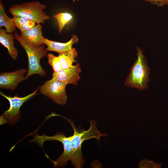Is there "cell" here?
Listing matches in <instances>:
<instances>
[{
  "mask_svg": "<svg viewBox=\"0 0 168 168\" xmlns=\"http://www.w3.org/2000/svg\"><path fill=\"white\" fill-rule=\"evenodd\" d=\"M65 118L71 125L74 133L73 135L71 136V143L73 150V154L71 161V164L75 168H82L84 162L82 152V145L83 141L95 138L99 142L100 137L101 136L105 137L107 135L100 133L97 130L96 126V122L95 120H89L90 127L88 130L85 131L83 129L76 128L72 120Z\"/></svg>",
  "mask_w": 168,
  "mask_h": 168,
  "instance_id": "cell-1",
  "label": "cell"
},
{
  "mask_svg": "<svg viewBox=\"0 0 168 168\" xmlns=\"http://www.w3.org/2000/svg\"><path fill=\"white\" fill-rule=\"evenodd\" d=\"M138 58L130 69V73L124 84L127 87L138 89L141 91L147 89L151 69L141 49L137 47Z\"/></svg>",
  "mask_w": 168,
  "mask_h": 168,
  "instance_id": "cell-2",
  "label": "cell"
},
{
  "mask_svg": "<svg viewBox=\"0 0 168 168\" xmlns=\"http://www.w3.org/2000/svg\"><path fill=\"white\" fill-rule=\"evenodd\" d=\"M46 8L45 5L34 1L13 5L9 8V12L13 16H19L40 24L49 19V16L44 11Z\"/></svg>",
  "mask_w": 168,
  "mask_h": 168,
  "instance_id": "cell-3",
  "label": "cell"
},
{
  "mask_svg": "<svg viewBox=\"0 0 168 168\" xmlns=\"http://www.w3.org/2000/svg\"><path fill=\"white\" fill-rule=\"evenodd\" d=\"M13 36L25 49L28 56V70L26 76V80L34 74L45 76L46 72L41 66L40 61L47 55L46 48L43 45L35 47L29 45L22 40L16 32H14Z\"/></svg>",
  "mask_w": 168,
  "mask_h": 168,
  "instance_id": "cell-4",
  "label": "cell"
},
{
  "mask_svg": "<svg viewBox=\"0 0 168 168\" xmlns=\"http://www.w3.org/2000/svg\"><path fill=\"white\" fill-rule=\"evenodd\" d=\"M57 140L61 142L63 147L64 151L60 156L55 160L51 161L55 167H63L67 164L68 161H71L73 154L71 136L66 137L63 133H58L53 136H48L45 135H37L30 142L37 143L42 147L43 143L46 141Z\"/></svg>",
  "mask_w": 168,
  "mask_h": 168,
  "instance_id": "cell-5",
  "label": "cell"
},
{
  "mask_svg": "<svg viewBox=\"0 0 168 168\" xmlns=\"http://www.w3.org/2000/svg\"><path fill=\"white\" fill-rule=\"evenodd\" d=\"M39 88L40 87H38L34 92L23 97H19L16 96L12 97L0 91V95L9 101L10 105L9 109L5 111L0 116V125L7 123L13 124L16 122L20 117L21 107L25 102L38 94L37 92Z\"/></svg>",
  "mask_w": 168,
  "mask_h": 168,
  "instance_id": "cell-6",
  "label": "cell"
},
{
  "mask_svg": "<svg viewBox=\"0 0 168 168\" xmlns=\"http://www.w3.org/2000/svg\"><path fill=\"white\" fill-rule=\"evenodd\" d=\"M67 85L52 77L40 87L41 93L51 99L53 102L63 105L67 101L66 91Z\"/></svg>",
  "mask_w": 168,
  "mask_h": 168,
  "instance_id": "cell-7",
  "label": "cell"
},
{
  "mask_svg": "<svg viewBox=\"0 0 168 168\" xmlns=\"http://www.w3.org/2000/svg\"><path fill=\"white\" fill-rule=\"evenodd\" d=\"M25 69H20L11 72H3L0 74V87L1 88L14 91L18 84L26 80Z\"/></svg>",
  "mask_w": 168,
  "mask_h": 168,
  "instance_id": "cell-8",
  "label": "cell"
},
{
  "mask_svg": "<svg viewBox=\"0 0 168 168\" xmlns=\"http://www.w3.org/2000/svg\"><path fill=\"white\" fill-rule=\"evenodd\" d=\"M81 72L80 64L77 63L72 67L62 69L58 72H53L52 77L66 85L72 84L77 85V82L81 78L79 74Z\"/></svg>",
  "mask_w": 168,
  "mask_h": 168,
  "instance_id": "cell-9",
  "label": "cell"
},
{
  "mask_svg": "<svg viewBox=\"0 0 168 168\" xmlns=\"http://www.w3.org/2000/svg\"><path fill=\"white\" fill-rule=\"evenodd\" d=\"M42 27L41 24H37L32 28L21 33L20 36L25 42L33 47L44 45L45 38L42 35Z\"/></svg>",
  "mask_w": 168,
  "mask_h": 168,
  "instance_id": "cell-10",
  "label": "cell"
},
{
  "mask_svg": "<svg viewBox=\"0 0 168 168\" xmlns=\"http://www.w3.org/2000/svg\"><path fill=\"white\" fill-rule=\"evenodd\" d=\"M78 41V37L73 35L70 40L65 43L58 42L45 38L44 41L47 47L46 48L47 51H54L59 54L68 52L72 49V46L77 43Z\"/></svg>",
  "mask_w": 168,
  "mask_h": 168,
  "instance_id": "cell-11",
  "label": "cell"
},
{
  "mask_svg": "<svg viewBox=\"0 0 168 168\" xmlns=\"http://www.w3.org/2000/svg\"><path fill=\"white\" fill-rule=\"evenodd\" d=\"M14 39L12 33H8L5 29L0 28V43L7 48L8 54L14 60L16 59L18 54L14 45Z\"/></svg>",
  "mask_w": 168,
  "mask_h": 168,
  "instance_id": "cell-12",
  "label": "cell"
},
{
  "mask_svg": "<svg viewBox=\"0 0 168 168\" xmlns=\"http://www.w3.org/2000/svg\"><path fill=\"white\" fill-rule=\"evenodd\" d=\"M4 27L7 33L10 34L16 30L14 21L6 13L4 7L1 0L0 1V28Z\"/></svg>",
  "mask_w": 168,
  "mask_h": 168,
  "instance_id": "cell-13",
  "label": "cell"
},
{
  "mask_svg": "<svg viewBox=\"0 0 168 168\" xmlns=\"http://www.w3.org/2000/svg\"><path fill=\"white\" fill-rule=\"evenodd\" d=\"M78 54L74 48L70 51L59 54V58L63 69H66L72 67L74 58L77 57Z\"/></svg>",
  "mask_w": 168,
  "mask_h": 168,
  "instance_id": "cell-14",
  "label": "cell"
},
{
  "mask_svg": "<svg viewBox=\"0 0 168 168\" xmlns=\"http://www.w3.org/2000/svg\"><path fill=\"white\" fill-rule=\"evenodd\" d=\"M15 26L23 33L36 26V23L32 21L19 16H13L12 18Z\"/></svg>",
  "mask_w": 168,
  "mask_h": 168,
  "instance_id": "cell-15",
  "label": "cell"
},
{
  "mask_svg": "<svg viewBox=\"0 0 168 168\" xmlns=\"http://www.w3.org/2000/svg\"><path fill=\"white\" fill-rule=\"evenodd\" d=\"M53 17L58 21V33L60 34L64 26L72 19V16L68 13H62L55 15Z\"/></svg>",
  "mask_w": 168,
  "mask_h": 168,
  "instance_id": "cell-16",
  "label": "cell"
},
{
  "mask_svg": "<svg viewBox=\"0 0 168 168\" xmlns=\"http://www.w3.org/2000/svg\"><path fill=\"white\" fill-rule=\"evenodd\" d=\"M47 57L48 63L52 67L54 72H58L63 69L58 56H56L49 53L47 55Z\"/></svg>",
  "mask_w": 168,
  "mask_h": 168,
  "instance_id": "cell-17",
  "label": "cell"
},
{
  "mask_svg": "<svg viewBox=\"0 0 168 168\" xmlns=\"http://www.w3.org/2000/svg\"><path fill=\"white\" fill-rule=\"evenodd\" d=\"M158 6L162 7L168 5V0H143Z\"/></svg>",
  "mask_w": 168,
  "mask_h": 168,
  "instance_id": "cell-18",
  "label": "cell"
},
{
  "mask_svg": "<svg viewBox=\"0 0 168 168\" xmlns=\"http://www.w3.org/2000/svg\"><path fill=\"white\" fill-rule=\"evenodd\" d=\"M156 164L155 163L147 160L142 161L140 164V167H152L154 168L156 166Z\"/></svg>",
  "mask_w": 168,
  "mask_h": 168,
  "instance_id": "cell-19",
  "label": "cell"
}]
</instances>
